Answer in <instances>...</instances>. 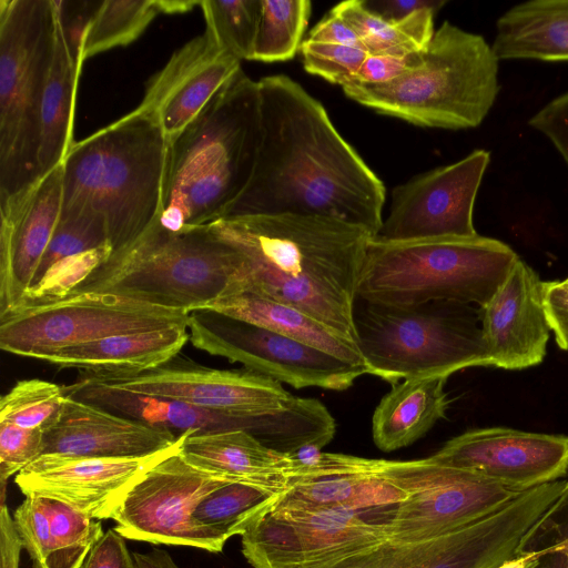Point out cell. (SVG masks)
<instances>
[{"mask_svg":"<svg viewBox=\"0 0 568 568\" xmlns=\"http://www.w3.org/2000/svg\"><path fill=\"white\" fill-rule=\"evenodd\" d=\"M554 554L568 557V479L558 497L523 536L513 560L524 568H532L541 558Z\"/></svg>","mask_w":568,"mask_h":568,"instance_id":"obj_40","label":"cell"},{"mask_svg":"<svg viewBox=\"0 0 568 568\" xmlns=\"http://www.w3.org/2000/svg\"><path fill=\"white\" fill-rule=\"evenodd\" d=\"M308 0H261V16L252 60L282 62L301 49L308 24Z\"/></svg>","mask_w":568,"mask_h":568,"instance_id":"obj_34","label":"cell"},{"mask_svg":"<svg viewBox=\"0 0 568 568\" xmlns=\"http://www.w3.org/2000/svg\"><path fill=\"white\" fill-rule=\"evenodd\" d=\"M260 141L258 82L240 68L170 141L163 205L153 225L181 233L223 217L252 178Z\"/></svg>","mask_w":568,"mask_h":568,"instance_id":"obj_3","label":"cell"},{"mask_svg":"<svg viewBox=\"0 0 568 568\" xmlns=\"http://www.w3.org/2000/svg\"><path fill=\"white\" fill-rule=\"evenodd\" d=\"M190 342L187 325L115 335L64 348L41 362L93 378L135 376L178 356Z\"/></svg>","mask_w":568,"mask_h":568,"instance_id":"obj_25","label":"cell"},{"mask_svg":"<svg viewBox=\"0 0 568 568\" xmlns=\"http://www.w3.org/2000/svg\"><path fill=\"white\" fill-rule=\"evenodd\" d=\"M565 281L568 283V277H567V278H565Z\"/></svg>","mask_w":568,"mask_h":568,"instance_id":"obj_56","label":"cell"},{"mask_svg":"<svg viewBox=\"0 0 568 568\" xmlns=\"http://www.w3.org/2000/svg\"><path fill=\"white\" fill-rule=\"evenodd\" d=\"M528 124L552 143L568 168V91L539 109Z\"/></svg>","mask_w":568,"mask_h":568,"instance_id":"obj_45","label":"cell"},{"mask_svg":"<svg viewBox=\"0 0 568 568\" xmlns=\"http://www.w3.org/2000/svg\"><path fill=\"white\" fill-rule=\"evenodd\" d=\"M64 399L63 386L39 378L19 381L0 399V423L45 430L57 420Z\"/></svg>","mask_w":568,"mask_h":568,"instance_id":"obj_37","label":"cell"},{"mask_svg":"<svg viewBox=\"0 0 568 568\" xmlns=\"http://www.w3.org/2000/svg\"><path fill=\"white\" fill-rule=\"evenodd\" d=\"M534 568H568V557L565 554H554L541 558Z\"/></svg>","mask_w":568,"mask_h":568,"instance_id":"obj_54","label":"cell"},{"mask_svg":"<svg viewBox=\"0 0 568 568\" xmlns=\"http://www.w3.org/2000/svg\"><path fill=\"white\" fill-rule=\"evenodd\" d=\"M112 252L111 245L105 243L59 260L40 281L24 292L21 301L12 311L45 305L65 298L104 264Z\"/></svg>","mask_w":568,"mask_h":568,"instance_id":"obj_38","label":"cell"},{"mask_svg":"<svg viewBox=\"0 0 568 568\" xmlns=\"http://www.w3.org/2000/svg\"><path fill=\"white\" fill-rule=\"evenodd\" d=\"M445 467L435 486L398 505L390 539L419 541L455 531L494 514L523 494L475 471Z\"/></svg>","mask_w":568,"mask_h":568,"instance_id":"obj_23","label":"cell"},{"mask_svg":"<svg viewBox=\"0 0 568 568\" xmlns=\"http://www.w3.org/2000/svg\"><path fill=\"white\" fill-rule=\"evenodd\" d=\"M94 379L115 389L171 398L235 417L282 410L296 398L280 382L257 373L210 368L178 356L135 376Z\"/></svg>","mask_w":568,"mask_h":568,"instance_id":"obj_17","label":"cell"},{"mask_svg":"<svg viewBox=\"0 0 568 568\" xmlns=\"http://www.w3.org/2000/svg\"><path fill=\"white\" fill-rule=\"evenodd\" d=\"M483 337L491 367L524 369L541 363L550 328L542 303V281L521 258L479 307Z\"/></svg>","mask_w":568,"mask_h":568,"instance_id":"obj_21","label":"cell"},{"mask_svg":"<svg viewBox=\"0 0 568 568\" xmlns=\"http://www.w3.org/2000/svg\"><path fill=\"white\" fill-rule=\"evenodd\" d=\"M307 40L355 47L365 50L354 29L344 19L332 11L312 28Z\"/></svg>","mask_w":568,"mask_h":568,"instance_id":"obj_49","label":"cell"},{"mask_svg":"<svg viewBox=\"0 0 568 568\" xmlns=\"http://www.w3.org/2000/svg\"><path fill=\"white\" fill-rule=\"evenodd\" d=\"M207 229L244 257L248 288L294 306L356 344L354 311L367 230L315 215L221 217Z\"/></svg>","mask_w":568,"mask_h":568,"instance_id":"obj_2","label":"cell"},{"mask_svg":"<svg viewBox=\"0 0 568 568\" xmlns=\"http://www.w3.org/2000/svg\"><path fill=\"white\" fill-rule=\"evenodd\" d=\"M55 23L54 0H0V211L41 180L40 110Z\"/></svg>","mask_w":568,"mask_h":568,"instance_id":"obj_9","label":"cell"},{"mask_svg":"<svg viewBox=\"0 0 568 568\" xmlns=\"http://www.w3.org/2000/svg\"><path fill=\"white\" fill-rule=\"evenodd\" d=\"M81 568H135L124 537L109 529L90 550Z\"/></svg>","mask_w":568,"mask_h":568,"instance_id":"obj_48","label":"cell"},{"mask_svg":"<svg viewBox=\"0 0 568 568\" xmlns=\"http://www.w3.org/2000/svg\"><path fill=\"white\" fill-rule=\"evenodd\" d=\"M161 13L159 0H105L94 6L83 26L78 55L85 59L131 43Z\"/></svg>","mask_w":568,"mask_h":568,"instance_id":"obj_33","label":"cell"},{"mask_svg":"<svg viewBox=\"0 0 568 568\" xmlns=\"http://www.w3.org/2000/svg\"><path fill=\"white\" fill-rule=\"evenodd\" d=\"M189 432L171 447L136 458L41 455L17 474L14 483L24 496L54 498L93 519H106L142 474L180 450Z\"/></svg>","mask_w":568,"mask_h":568,"instance_id":"obj_19","label":"cell"},{"mask_svg":"<svg viewBox=\"0 0 568 568\" xmlns=\"http://www.w3.org/2000/svg\"><path fill=\"white\" fill-rule=\"evenodd\" d=\"M258 82L261 141L252 178L226 216L315 215L374 237L385 186L339 134L323 104L284 74Z\"/></svg>","mask_w":568,"mask_h":568,"instance_id":"obj_1","label":"cell"},{"mask_svg":"<svg viewBox=\"0 0 568 568\" xmlns=\"http://www.w3.org/2000/svg\"><path fill=\"white\" fill-rule=\"evenodd\" d=\"M564 479L524 491L506 506L455 531L419 541L386 539L331 568H499L558 497Z\"/></svg>","mask_w":568,"mask_h":568,"instance_id":"obj_12","label":"cell"},{"mask_svg":"<svg viewBox=\"0 0 568 568\" xmlns=\"http://www.w3.org/2000/svg\"><path fill=\"white\" fill-rule=\"evenodd\" d=\"M428 458L524 493L567 475L568 436L507 427L479 428L452 438Z\"/></svg>","mask_w":568,"mask_h":568,"instance_id":"obj_18","label":"cell"},{"mask_svg":"<svg viewBox=\"0 0 568 568\" xmlns=\"http://www.w3.org/2000/svg\"><path fill=\"white\" fill-rule=\"evenodd\" d=\"M446 382L447 377L434 376L407 379L393 385L373 415L375 445L388 453L423 437L446 415Z\"/></svg>","mask_w":568,"mask_h":568,"instance_id":"obj_30","label":"cell"},{"mask_svg":"<svg viewBox=\"0 0 568 568\" xmlns=\"http://www.w3.org/2000/svg\"><path fill=\"white\" fill-rule=\"evenodd\" d=\"M498 62L483 36L445 21L416 68L388 83L342 89L361 105L417 126L473 129L499 93Z\"/></svg>","mask_w":568,"mask_h":568,"instance_id":"obj_5","label":"cell"},{"mask_svg":"<svg viewBox=\"0 0 568 568\" xmlns=\"http://www.w3.org/2000/svg\"><path fill=\"white\" fill-rule=\"evenodd\" d=\"M200 6V1H165L159 0L161 13H180L191 10L194 6Z\"/></svg>","mask_w":568,"mask_h":568,"instance_id":"obj_53","label":"cell"},{"mask_svg":"<svg viewBox=\"0 0 568 568\" xmlns=\"http://www.w3.org/2000/svg\"><path fill=\"white\" fill-rule=\"evenodd\" d=\"M43 429L23 428L0 423V479L2 490L7 479L21 471L42 455Z\"/></svg>","mask_w":568,"mask_h":568,"instance_id":"obj_44","label":"cell"},{"mask_svg":"<svg viewBox=\"0 0 568 568\" xmlns=\"http://www.w3.org/2000/svg\"><path fill=\"white\" fill-rule=\"evenodd\" d=\"M423 51L410 54L368 53L353 83L376 85L388 83L422 63Z\"/></svg>","mask_w":568,"mask_h":568,"instance_id":"obj_46","label":"cell"},{"mask_svg":"<svg viewBox=\"0 0 568 568\" xmlns=\"http://www.w3.org/2000/svg\"><path fill=\"white\" fill-rule=\"evenodd\" d=\"M200 311L215 312L265 327L345 362L365 366L356 344L303 311L255 291L240 288Z\"/></svg>","mask_w":568,"mask_h":568,"instance_id":"obj_26","label":"cell"},{"mask_svg":"<svg viewBox=\"0 0 568 568\" xmlns=\"http://www.w3.org/2000/svg\"><path fill=\"white\" fill-rule=\"evenodd\" d=\"M287 486L282 481H229L197 503L192 519L226 539L242 535L255 518L273 506Z\"/></svg>","mask_w":568,"mask_h":568,"instance_id":"obj_32","label":"cell"},{"mask_svg":"<svg viewBox=\"0 0 568 568\" xmlns=\"http://www.w3.org/2000/svg\"><path fill=\"white\" fill-rule=\"evenodd\" d=\"M13 524L33 568H49L50 524L42 496H26L13 513Z\"/></svg>","mask_w":568,"mask_h":568,"instance_id":"obj_43","label":"cell"},{"mask_svg":"<svg viewBox=\"0 0 568 568\" xmlns=\"http://www.w3.org/2000/svg\"><path fill=\"white\" fill-rule=\"evenodd\" d=\"M367 468L368 458H364L363 468L356 473L327 474L291 481L272 507L287 509L346 507Z\"/></svg>","mask_w":568,"mask_h":568,"instance_id":"obj_41","label":"cell"},{"mask_svg":"<svg viewBox=\"0 0 568 568\" xmlns=\"http://www.w3.org/2000/svg\"><path fill=\"white\" fill-rule=\"evenodd\" d=\"M191 344L214 356L242 364L294 388L344 390L367 374L365 366L345 362L318 348L265 327L210 311L190 313Z\"/></svg>","mask_w":568,"mask_h":568,"instance_id":"obj_13","label":"cell"},{"mask_svg":"<svg viewBox=\"0 0 568 568\" xmlns=\"http://www.w3.org/2000/svg\"><path fill=\"white\" fill-rule=\"evenodd\" d=\"M245 276L243 255L206 225L181 233L152 225L70 295L111 293L192 313L241 288Z\"/></svg>","mask_w":568,"mask_h":568,"instance_id":"obj_6","label":"cell"},{"mask_svg":"<svg viewBox=\"0 0 568 568\" xmlns=\"http://www.w3.org/2000/svg\"><path fill=\"white\" fill-rule=\"evenodd\" d=\"M364 6L378 17L397 21L423 9H432L438 12L446 0H363Z\"/></svg>","mask_w":568,"mask_h":568,"instance_id":"obj_50","label":"cell"},{"mask_svg":"<svg viewBox=\"0 0 568 568\" xmlns=\"http://www.w3.org/2000/svg\"><path fill=\"white\" fill-rule=\"evenodd\" d=\"M306 72L342 87L353 83L367 52L363 49L304 40L301 44Z\"/></svg>","mask_w":568,"mask_h":568,"instance_id":"obj_42","label":"cell"},{"mask_svg":"<svg viewBox=\"0 0 568 568\" xmlns=\"http://www.w3.org/2000/svg\"><path fill=\"white\" fill-rule=\"evenodd\" d=\"M499 568H524V566L518 564V562H516L515 560H510L509 562L503 565Z\"/></svg>","mask_w":568,"mask_h":568,"instance_id":"obj_55","label":"cell"},{"mask_svg":"<svg viewBox=\"0 0 568 568\" xmlns=\"http://www.w3.org/2000/svg\"><path fill=\"white\" fill-rule=\"evenodd\" d=\"M396 509L271 507L241 535L242 552L253 568H331L389 539Z\"/></svg>","mask_w":568,"mask_h":568,"instance_id":"obj_10","label":"cell"},{"mask_svg":"<svg viewBox=\"0 0 568 568\" xmlns=\"http://www.w3.org/2000/svg\"><path fill=\"white\" fill-rule=\"evenodd\" d=\"M200 7L205 31L237 60H252L261 0H203Z\"/></svg>","mask_w":568,"mask_h":568,"instance_id":"obj_36","label":"cell"},{"mask_svg":"<svg viewBox=\"0 0 568 568\" xmlns=\"http://www.w3.org/2000/svg\"><path fill=\"white\" fill-rule=\"evenodd\" d=\"M232 480L196 468L178 450L142 474L110 518L128 539L220 552L227 539L194 523L192 513L204 496Z\"/></svg>","mask_w":568,"mask_h":568,"instance_id":"obj_14","label":"cell"},{"mask_svg":"<svg viewBox=\"0 0 568 568\" xmlns=\"http://www.w3.org/2000/svg\"><path fill=\"white\" fill-rule=\"evenodd\" d=\"M344 19L359 37L367 53L410 54L424 51L434 30L432 9H423L397 21L385 20L369 11L363 0L343 1L331 10Z\"/></svg>","mask_w":568,"mask_h":568,"instance_id":"obj_31","label":"cell"},{"mask_svg":"<svg viewBox=\"0 0 568 568\" xmlns=\"http://www.w3.org/2000/svg\"><path fill=\"white\" fill-rule=\"evenodd\" d=\"M489 161L490 153L478 149L394 187L388 216L375 237L417 241L477 235L474 205Z\"/></svg>","mask_w":568,"mask_h":568,"instance_id":"obj_15","label":"cell"},{"mask_svg":"<svg viewBox=\"0 0 568 568\" xmlns=\"http://www.w3.org/2000/svg\"><path fill=\"white\" fill-rule=\"evenodd\" d=\"M21 548L13 519L3 505L1 509V568H18Z\"/></svg>","mask_w":568,"mask_h":568,"instance_id":"obj_51","label":"cell"},{"mask_svg":"<svg viewBox=\"0 0 568 568\" xmlns=\"http://www.w3.org/2000/svg\"><path fill=\"white\" fill-rule=\"evenodd\" d=\"M179 436L65 395L57 420L43 432L42 455L136 458L171 447Z\"/></svg>","mask_w":568,"mask_h":568,"instance_id":"obj_24","label":"cell"},{"mask_svg":"<svg viewBox=\"0 0 568 568\" xmlns=\"http://www.w3.org/2000/svg\"><path fill=\"white\" fill-rule=\"evenodd\" d=\"M135 568H180L172 557L162 549H152L150 552L133 554Z\"/></svg>","mask_w":568,"mask_h":568,"instance_id":"obj_52","label":"cell"},{"mask_svg":"<svg viewBox=\"0 0 568 568\" xmlns=\"http://www.w3.org/2000/svg\"><path fill=\"white\" fill-rule=\"evenodd\" d=\"M63 387L65 395L151 427L172 433L178 430L179 434L187 430L196 433L244 430L266 447L280 453H287L297 447L308 428L306 413L297 404L282 410L235 417L171 398L115 389L82 375L75 383Z\"/></svg>","mask_w":568,"mask_h":568,"instance_id":"obj_16","label":"cell"},{"mask_svg":"<svg viewBox=\"0 0 568 568\" xmlns=\"http://www.w3.org/2000/svg\"><path fill=\"white\" fill-rule=\"evenodd\" d=\"M57 7L52 62L40 110L38 165L40 178L62 164L72 139L75 94L82 61L65 33Z\"/></svg>","mask_w":568,"mask_h":568,"instance_id":"obj_28","label":"cell"},{"mask_svg":"<svg viewBox=\"0 0 568 568\" xmlns=\"http://www.w3.org/2000/svg\"><path fill=\"white\" fill-rule=\"evenodd\" d=\"M189 312L103 292H83L0 317V348L42 361L101 338L187 325Z\"/></svg>","mask_w":568,"mask_h":568,"instance_id":"obj_11","label":"cell"},{"mask_svg":"<svg viewBox=\"0 0 568 568\" xmlns=\"http://www.w3.org/2000/svg\"><path fill=\"white\" fill-rule=\"evenodd\" d=\"M180 453L196 468L222 477L288 484L287 454L266 447L244 430H190Z\"/></svg>","mask_w":568,"mask_h":568,"instance_id":"obj_27","label":"cell"},{"mask_svg":"<svg viewBox=\"0 0 568 568\" xmlns=\"http://www.w3.org/2000/svg\"><path fill=\"white\" fill-rule=\"evenodd\" d=\"M500 60L568 61V0H529L501 14L491 44Z\"/></svg>","mask_w":568,"mask_h":568,"instance_id":"obj_29","label":"cell"},{"mask_svg":"<svg viewBox=\"0 0 568 568\" xmlns=\"http://www.w3.org/2000/svg\"><path fill=\"white\" fill-rule=\"evenodd\" d=\"M62 210V164L16 205L0 211V317L34 283Z\"/></svg>","mask_w":568,"mask_h":568,"instance_id":"obj_22","label":"cell"},{"mask_svg":"<svg viewBox=\"0 0 568 568\" xmlns=\"http://www.w3.org/2000/svg\"><path fill=\"white\" fill-rule=\"evenodd\" d=\"M542 303L557 345L568 351V283L565 280L542 282Z\"/></svg>","mask_w":568,"mask_h":568,"instance_id":"obj_47","label":"cell"},{"mask_svg":"<svg viewBox=\"0 0 568 568\" xmlns=\"http://www.w3.org/2000/svg\"><path fill=\"white\" fill-rule=\"evenodd\" d=\"M170 142L138 109L74 142L62 162V210L105 222L112 253L143 235L162 210Z\"/></svg>","mask_w":568,"mask_h":568,"instance_id":"obj_4","label":"cell"},{"mask_svg":"<svg viewBox=\"0 0 568 568\" xmlns=\"http://www.w3.org/2000/svg\"><path fill=\"white\" fill-rule=\"evenodd\" d=\"M43 503L50 524L49 568H81L103 536L101 523L61 500L43 497Z\"/></svg>","mask_w":568,"mask_h":568,"instance_id":"obj_35","label":"cell"},{"mask_svg":"<svg viewBox=\"0 0 568 568\" xmlns=\"http://www.w3.org/2000/svg\"><path fill=\"white\" fill-rule=\"evenodd\" d=\"M520 257L481 235L417 241L373 237L357 298L390 305L452 301L485 305Z\"/></svg>","mask_w":568,"mask_h":568,"instance_id":"obj_7","label":"cell"},{"mask_svg":"<svg viewBox=\"0 0 568 568\" xmlns=\"http://www.w3.org/2000/svg\"><path fill=\"white\" fill-rule=\"evenodd\" d=\"M240 68L241 61L205 31L175 51L150 79L136 109L153 118L170 142Z\"/></svg>","mask_w":568,"mask_h":568,"instance_id":"obj_20","label":"cell"},{"mask_svg":"<svg viewBox=\"0 0 568 568\" xmlns=\"http://www.w3.org/2000/svg\"><path fill=\"white\" fill-rule=\"evenodd\" d=\"M357 300L356 345L367 374L396 385L490 366L479 307L452 301L390 305Z\"/></svg>","mask_w":568,"mask_h":568,"instance_id":"obj_8","label":"cell"},{"mask_svg":"<svg viewBox=\"0 0 568 568\" xmlns=\"http://www.w3.org/2000/svg\"><path fill=\"white\" fill-rule=\"evenodd\" d=\"M109 243L103 217L87 209L61 211L34 283L59 260ZM110 244V243H109Z\"/></svg>","mask_w":568,"mask_h":568,"instance_id":"obj_39","label":"cell"}]
</instances>
